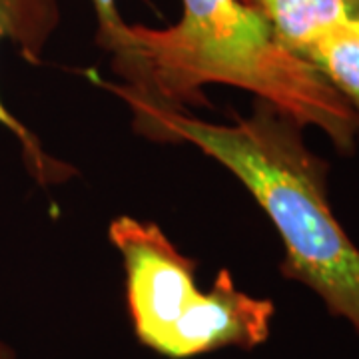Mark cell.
Wrapping results in <instances>:
<instances>
[{
  "label": "cell",
  "instance_id": "3",
  "mask_svg": "<svg viewBox=\"0 0 359 359\" xmlns=\"http://www.w3.org/2000/svg\"><path fill=\"white\" fill-rule=\"evenodd\" d=\"M108 236L124 262L128 316L144 347L168 359H192L226 347L252 351L268 341L273 302L242 292L228 268L202 292L198 262L160 226L122 216L112 219Z\"/></svg>",
  "mask_w": 359,
  "mask_h": 359
},
{
  "label": "cell",
  "instance_id": "2",
  "mask_svg": "<svg viewBox=\"0 0 359 359\" xmlns=\"http://www.w3.org/2000/svg\"><path fill=\"white\" fill-rule=\"evenodd\" d=\"M128 104L134 128L160 142H188L244 184L282 238L285 280L309 287L330 316L359 335V248L327 200V164L302 128L268 102L233 124H210L182 108L114 92Z\"/></svg>",
  "mask_w": 359,
  "mask_h": 359
},
{
  "label": "cell",
  "instance_id": "5",
  "mask_svg": "<svg viewBox=\"0 0 359 359\" xmlns=\"http://www.w3.org/2000/svg\"><path fill=\"white\" fill-rule=\"evenodd\" d=\"M264 16L285 48L306 58L337 26L359 18V0H244Z\"/></svg>",
  "mask_w": 359,
  "mask_h": 359
},
{
  "label": "cell",
  "instance_id": "4",
  "mask_svg": "<svg viewBox=\"0 0 359 359\" xmlns=\"http://www.w3.org/2000/svg\"><path fill=\"white\" fill-rule=\"evenodd\" d=\"M58 22V0H0V42H11L32 65L40 62ZM0 126L18 140L26 166L40 184H56L70 176V166L46 154L39 138L4 106L2 98Z\"/></svg>",
  "mask_w": 359,
  "mask_h": 359
},
{
  "label": "cell",
  "instance_id": "6",
  "mask_svg": "<svg viewBox=\"0 0 359 359\" xmlns=\"http://www.w3.org/2000/svg\"><path fill=\"white\" fill-rule=\"evenodd\" d=\"M306 60L346 98L359 120V18L337 26L318 40Z\"/></svg>",
  "mask_w": 359,
  "mask_h": 359
},
{
  "label": "cell",
  "instance_id": "1",
  "mask_svg": "<svg viewBox=\"0 0 359 359\" xmlns=\"http://www.w3.org/2000/svg\"><path fill=\"white\" fill-rule=\"evenodd\" d=\"M102 48L122 78L98 80L112 92L182 108L208 102V84H226L256 94L299 126L320 128L344 154L355 148L359 120L346 98L244 0H182L176 25L124 22Z\"/></svg>",
  "mask_w": 359,
  "mask_h": 359
},
{
  "label": "cell",
  "instance_id": "8",
  "mask_svg": "<svg viewBox=\"0 0 359 359\" xmlns=\"http://www.w3.org/2000/svg\"><path fill=\"white\" fill-rule=\"evenodd\" d=\"M0 359H16V353H14V349L6 341H2L0 339Z\"/></svg>",
  "mask_w": 359,
  "mask_h": 359
},
{
  "label": "cell",
  "instance_id": "7",
  "mask_svg": "<svg viewBox=\"0 0 359 359\" xmlns=\"http://www.w3.org/2000/svg\"><path fill=\"white\" fill-rule=\"evenodd\" d=\"M92 4L98 16V44L102 46L104 42L124 25V18L118 13L116 0H92Z\"/></svg>",
  "mask_w": 359,
  "mask_h": 359
}]
</instances>
